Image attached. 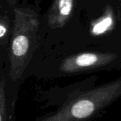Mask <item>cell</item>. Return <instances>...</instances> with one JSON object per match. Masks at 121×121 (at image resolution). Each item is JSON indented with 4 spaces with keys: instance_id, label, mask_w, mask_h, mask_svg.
Segmentation results:
<instances>
[{
    "instance_id": "6",
    "label": "cell",
    "mask_w": 121,
    "mask_h": 121,
    "mask_svg": "<svg viewBox=\"0 0 121 121\" xmlns=\"http://www.w3.org/2000/svg\"><path fill=\"white\" fill-rule=\"evenodd\" d=\"M114 14L113 9L108 6L103 15L91 23L90 33L92 35L98 36L111 30L114 26Z\"/></svg>"
},
{
    "instance_id": "7",
    "label": "cell",
    "mask_w": 121,
    "mask_h": 121,
    "mask_svg": "<svg viewBox=\"0 0 121 121\" xmlns=\"http://www.w3.org/2000/svg\"><path fill=\"white\" fill-rule=\"evenodd\" d=\"M10 33V26L6 17L0 16V47H5Z\"/></svg>"
},
{
    "instance_id": "2",
    "label": "cell",
    "mask_w": 121,
    "mask_h": 121,
    "mask_svg": "<svg viewBox=\"0 0 121 121\" xmlns=\"http://www.w3.org/2000/svg\"><path fill=\"white\" fill-rule=\"evenodd\" d=\"M39 28V17L34 10H14L13 30L4 62L11 81L19 89L26 79L27 70L40 48Z\"/></svg>"
},
{
    "instance_id": "1",
    "label": "cell",
    "mask_w": 121,
    "mask_h": 121,
    "mask_svg": "<svg viewBox=\"0 0 121 121\" xmlns=\"http://www.w3.org/2000/svg\"><path fill=\"white\" fill-rule=\"evenodd\" d=\"M98 77L65 86L58 108L32 121H92L121 97V77L96 86Z\"/></svg>"
},
{
    "instance_id": "3",
    "label": "cell",
    "mask_w": 121,
    "mask_h": 121,
    "mask_svg": "<svg viewBox=\"0 0 121 121\" xmlns=\"http://www.w3.org/2000/svg\"><path fill=\"white\" fill-rule=\"evenodd\" d=\"M119 60V55L113 52L96 51L73 52L55 60L31 63L26 77L51 79L89 74L118 67Z\"/></svg>"
},
{
    "instance_id": "4",
    "label": "cell",
    "mask_w": 121,
    "mask_h": 121,
    "mask_svg": "<svg viewBox=\"0 0 121 121\" xmlns=\"http://www.w3.org/2000/svg\"><path fill=\"white\" fill-rule=\"evenodd\" d=\"M19 88L11 81L4 59L0 62V121H14Z\"/></svg>"
},
{
    "instance_id": "5",
    "label": "cell",
    "mask_w": 121,
    "mask_h": 121,
    "mask_svg": "<svg viewBox=\"0 0 121 121\" xmlns=\"http://www.w3.org/2000/svg\"><path fill=\"white\" fill-rule=\"evenodd\" d=\"M76 0H54L47 14L48 26L52 29L64 27L72 17Z\"/></svg>"
},
{
    "instance_id": "9",
    "label": "cell",
    "mask_w": 121,
    "mask_h": 121,
    "mask_svg": "<svg viewBox=\"0 0 121 121\" xmlns=\"http://www.w3.org/2000/svg\"><path fill=\"white\" fill-rule=\"evenodd\" d=\"M36 1H39V0H36Z\"/></svg>"
},
{
    "instance_id": "8",
    "label": "cell",
    "mask_w": 121,
    "mask_h": 121,
    "mask_svg": "<svg viewBox=\"0 0 121 121\" xmlns=\"http://www.w3.org/2000/svg\"><path fill=\"white\" fill-rule=\"evenodd\" d=\"M118 1H121V0H118Z\"/></svg>"
}]
</instances>
